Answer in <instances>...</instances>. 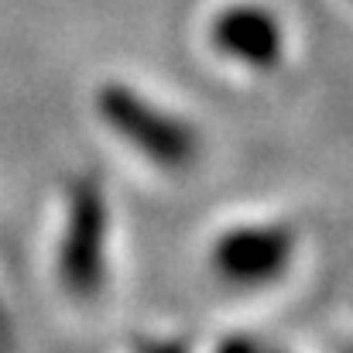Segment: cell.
I'll list each match as a JSON object with an SVG mask.
<instances>
[{"label":"cell","mask_w":353,"mask_h":353,"mask_svg":"<svg viewBox=\"0 0 353 353\" xmlns=\"http://www.w3.org/2000/svg\"><path fill=\"white\" fill-rule=\"evenodd\" d=\"M97 114L127 148L161 172H182L199 154V134L192 123L154 107L144 93L123 83H103L97 90Z\"/></svg>","instance_id":"cell-1"},{"label":"cell","mask_w":353,"mask_h":353,"mask_svg":"<svg viewBox=\"0 0 353 353\" xmlns=\"http://www.w3.org/2000/svg\"><path fill=\"white\" fill-rule=\"evenodd\" d=\"M107 234H110V213L100 185L93 179L76 182L59 247V278L76 299H93L103 288Z\"/></svg>","instance_id":"cell-2"},{"label":"cell","mask_w":353,"mask_h":353,"mask_svg":"<svg viewBox=\"0 0 353 353\" xmlns=\"http://www.w3.org/2000/svg\"><path fill=\"white\" fill-rule=\"evenodd\" d=\"M295 257V234L281 223H240L213 243V268L223 281L261 288L278 281Z\"/></svg>","instance_id":"cell-3"},{"label":"cell","mask_w":353,"mask_h":353,"mask_svg":"<svg viewBox=\"0 0 353 353\" xmlns=\"http://www.w3.org/2000/svg\"><path fill=\"white\" fill-rule=\"evenodd\" d=\"M210 41L223 59L257 69V72L274 69L285 55V28L278 14L261 3H247V0L223 7L213 17Z\"/></svg>","instance_id":"cell-4"},{"label":"cell","mask_w":353,"mask_h":353,"mask_svg":"<svg viewBox=\"0 0 353 353\" xmlns=\"http://www.w3.org/2000/svg\"><path fill=\"white\" fill-rule=\"evenodd\" d=\"M223 353H254V347H250V343H230Z\"/></svg>","instance_id":"cell-5"}]
</instances>
